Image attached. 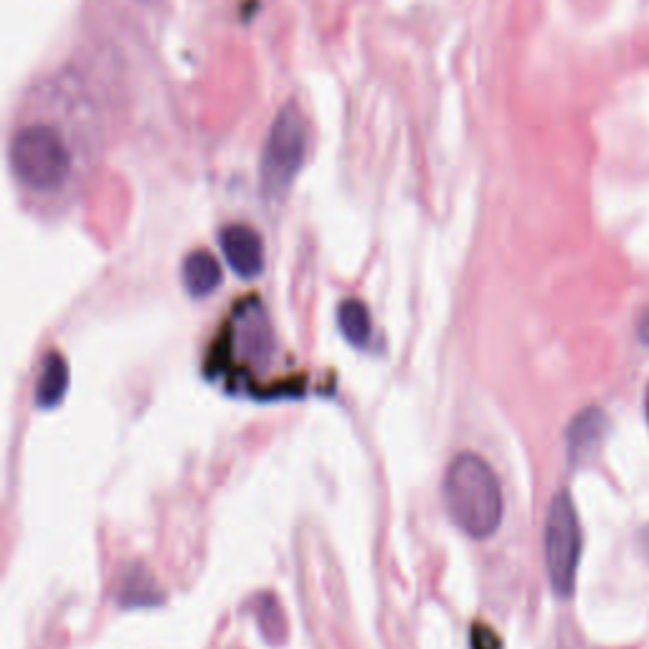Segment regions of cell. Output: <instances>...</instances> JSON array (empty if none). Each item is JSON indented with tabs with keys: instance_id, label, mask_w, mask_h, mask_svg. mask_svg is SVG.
<instances>
[{
	"instance_id": "1",
	"label": "cell",
	"mask_w": 649,
	"mask_h": 649,
	"mask_svg": "<svg viewBox=\"0 0 649 649\" xmlns=\"http://www.w3.org/2000/svg\"><path fill=\"white\" fill-rule=\"evenodd\" d=\"M11 170L34 195H61L82 173L84 153L76 132L51 117H34L19 124L8 147Z\"/></svg>"
},
{
	"instance_id": "2",
	"label": "cell",
	"mask_w": 649,
	"mask_h": 649,
	"mask_svg": "<svg viewBox=\"0 0 649 649\" xmlns=\"http://www.w3.org/2000/svg\"><path fill=\"white\" fill-rule=\"evenodd\" d=\"M442 492L452 522L474 541L495 536L503 526V488L495 469L474 452H462L452 459Z\"/></svg>"
},
{
	"instance_id": "3",
	"label": "cell",
	"mask_w": 649,
	"mask_h": 649,
	"mask_svg": "<svg viewBox=\"0 0 649 649\" xmlns=\"http://www.w3.org/2000/svg\"><path fill=\"white\" fill-rule=\"evenodd\" d=\"M578 561H581V526L574 500L566 490H561L545 518V568L556 597H574Z\"/></svg>"
},
{
	"instance_id": "4",
	"label": "cell",
	"mask_w": 649,
	"mask_h": 649,
	"mask_svg": "<svg viewBox=\"0 0 649 649\" xmlns=\"http://www.w3.org/2000/svg\"><path fill=\"white\" fill-rule=\"evenodd\" d=\"M308 151V132L304 120L297 112V107H285L272 124L267 145H264L262 158V185L264 193L272 199H279L281 193L292 185L295 176L300 173Z\"/></svg>"
},
{
	"instance_id": "5",
	"label": "cell",
	"mask_w": 649,
	"mask_h": 649,
	"mask_svg": "<svg viewBox=\"0 0 649 649\" xmlns=\"http://www.w3.org/2000/svg\"><path fill=\"white\" fill-rule=\"evenodd\" d=\"M609 436V419L606 413L591 406L576 413V419L570 421L566 429V452L568 462L574 467H586L599 457L601 447H604Z\"/></svg>"
},
{
	"instance_id": "6",
	"label": "cell",
	"mask_w": 649,
	"mask_h": 649,
	"mask_svg": "<svg viewBox=\"0 0 649 649\" xmlns=\"http://www.w3.org/2000/svg\"><path fill=\"white\" fill-rule=\"evenodd\" d=\"M221 249L229 267L239 277L254 279L264 269V244L262 237L252 226L247 224H231L221 231Z\"/></svg>"
},
{
	"instance_id": "7",
	"label": "cell",
	"mask_w": 649,
	"mask_h": 649,
	"mask_svg": "<svg viewBox=\"0 0 649 649\" xmlns=\"http://www.w3.org/2000/svg\"><path fill=\"white\" fill-rule=\"evenodd\" d=\"M69 363L61 353H49L44 358L41 373H38V383H36V404L38 409H57V406L64 401L67 390H69Z\"/></svg>"
},
{
	"instance_id": "8",
	"label": "cell",
	"mask_w": 649,
	"mask_h": 649,
	"mask_svg": "<svg viewBox=\"0 0 649 649\" xmlns=\"http://www.w3.org/2000/svg\"><path fill=\"white\" fill-rule=\"evenodd\" d=\"M183 281L193 297H206L221 285V264L208 252L188 254L183 262Z\"/></svg>"
},
{
	"instance_id": "9",
	"label": "cell",
	"mask_w": 649,
	"mask_h": 649,
	"mask_svg": "<svg viewBox=\"0 0 649 649\" xmlns=\"http://www.w3.org/2000/svg\"><path fill=\"white\" fill-rule=\"evenodd\" d=\"M338 325L342 338L353 348H365L371 340V315L361 300H346L338 308Z\"/></svg>"
},
{
	"instance_id": "10",
	"label": "cell",
	"mask_w": 649,
	"mask_h": 649,
	"mask_svg": "<svg viewBox=\"0 0 649 649\" xmlns=\"http://www.w3.org/2000/svg\"><path fill=\"white\" fill-rule=\"evenodd\" d=\"M128 584L135 586V591H128L122 593L124 604H151V601H158V591L153 589V578L151 576H143V570H137V576H128Z\"/></svg>"
},
{
	"instance_id": "11",
	"label": "cell",
	"mask_w": 649,
	"mask_h": 649,
	"mask_svg": "<svg viewBox=\"0 0 649 649\" xmlns=\"http://www.w3.org/2000/svg\"><path fill=\"white\" fill-rule=\"evenodd\" d=\"M472 649H503L500 637L484 624H474L472 627Z\"/></svg>"
},
{
	"instance_id": "12",
	"label": "cell",
	"mask_w": 649,
	"mask_h": 649,
	"mask_svg": "<svg viewBox=\"0 0 649 649\" xmlns=\"http://www.w3.org/2000/svg\"><path fill=\"white\" fill-rule=\"evenodd\" d=\"M637 335H639V340H642L649 348V308L642 310V315H639V320H637Z\"/></svg>"
},
{
	"instance_id": "13",
	"label": "cell",
	"mask_w": 649,
	"mask_h": 649,
	"mask_svg": "<svg viewBox=\"0 0 649 649\" xmlns=\"http://www.w3.org/2000/svg\"><path fill=\"white\" fill-rule=\"evenodd\" d=\"M645 413H647V421H649V388H647V396H645Z\"/></svg>"
}]
</instances>
